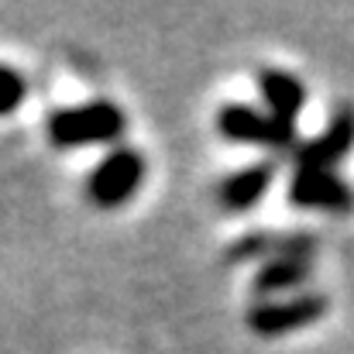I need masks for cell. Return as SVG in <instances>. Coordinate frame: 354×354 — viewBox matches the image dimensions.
<instances>
[{"instance_id":"6da1fadb","label":"cell","mask_w":354,"mask_h":354,"mask_svg":"<svg viewBox=\"0 0 354 354\" xmlns=\"http://www.w3.org/2000/svg\"><path fill=\"white\" fill-rule=\"evenodd\" d=\"M127 120L114 100H90V104H76V107H62L55 111L45 131L48 141L59 148H83V145H107L124 134Z\"/></svg>"},{"instance_id":"7a4b0ae2","label":"cell","mask_w":354,"mask_h":354,"mask_svg":"<svg viewBox=\"0 0 354 354\" xmlns=\"http://www.w3.org/2000/svg\"><path fill=\"white\" fill-rule=\"evenodd\" d=\"M145 172H148V162L141 151L134 148H114L86 179V193L97 207L111 210V207H120L127 203L138 186L145 183Z\"/></svg>"},{"instance_id":"3957f363","label":"cell","mask_w":354,"mask_h":354,"mask_svg":"<svg viewBox=\"0 0 354 354\" xmlns=\"http://www.w3.org/2000/svg\"><path fill=\"white\" fill-rule=\"evenodd\" d=\"M217 131L237 145H258V148H292L296 127L282 118H272L268 111H254L248 104H224L217 111Z\"/></svg>"},{"instance_id":"277c9868","label":"cell","mask_w":354,"mask_h":354,"mask_svg":"<svg viewBox=\"0 0 354 354\" xmlns=\"http://www.w3.org/2000/svg\"><path fill=\"white\" fill-rule=\"evenodd\" d=\"M327 306L330 303L324 292H303V296H289V299H261L248 310V327L258 337H282V334L317 324L327 313Z\"/></svg>"},{"instance_id":"5b68a950","label":"cell","mask_w":354,"mask_h":354,"mask_svg":"<svg viewBox=\"0 0 354 354\" xmlns=\"http://www.w3.org/2000/svg\"><path fill=\"white\" fill-rule=\"evenodd\" d=\"M289 203L306 210H351L354 189L334 169H296L289 179Z\"/></svg>"},{"instance_id":"8992f818","label":"cell","mask_w":354,"mask_h":354,"mask_svg":"<svg viewBox=\"0 0 354 354\" xmlns=\"http://www.w3.org/2000/svg\"><path fill=\"white\" fill-rule=\"evenodd\" d=\"M351 148H354V111L344 107L317 138H310V141H303L296 148V162H299V169H330Z\"/></svg>"},{"instance_id":"52a82bcc","label":"cell","mask_w":354,"mask_h":354,"mask_svg":"<svg viewBox=\"0 0 354 354\" xmlns=\"http://www.w3.org/2000/svg\"><path fill=\"white\" fill-rule=\"evenodd\" d=\"M317 248V241L310 234H248L231 244L227 258L231 261H244V258H310Z\"/></svg>"},{"instance_id":"ba28073f","label":"cell","mask_w":354,"mask_h":354,"mask_svg":"<svg viewBox=\"0 0 354 354\" xmlns=\"http://www.w3.org/2000/svg\"><path fill=\"white\" fill-rule=\"evenodd\" d=\"M258 90H261V100H265L268 114L289 120V124L306 104V86L286 69H261L258 73Z\"/></svg>"},{"instance_id":"9c48e42d","label":"cell","mask_w":354,"mask_h":354,"mask_svg":"<svg viewBox=\"0 0 354 354\" xmlns=\"http://www.w3.org/2000/svg\"><path fill=\"white\" fill-rule=\"evenodd\" d=\"M272 179H275V165L272 162H254V165H244L234 176H227L221 183L217 196H221V203L227 210H248L268 193Z\"/></svg>"},{"instance_id":"30bf717a","label":"cell","mask_w":354,"mask_h":354,"mask_svg":"<svg viewBox=\"0 0 354 354\" xmlns=\"http://www.w3.org/2000/svg\"><path fill=\"white\" fill-rule=\"evenodd\" d=\"M310 279V258H275L265 261L251 282V292L258 299H275L286 289H296Z\"/></svg>"},{"instance_id":"8fae6325","label":"cell","mask_w":354,"mask_h":354,"mask_svg":"<svg viewBox=\"0 0 354 354\" xmlns=\"http://www.w3.org/2000/svg\"><path fill=\"white\" fill-rule=\"evenodd\" d=\"M24 97H28L24 76L17 69H10V66H0V118L10 114V111H17L24 104Z\"/></svg>"}]
</instances>
